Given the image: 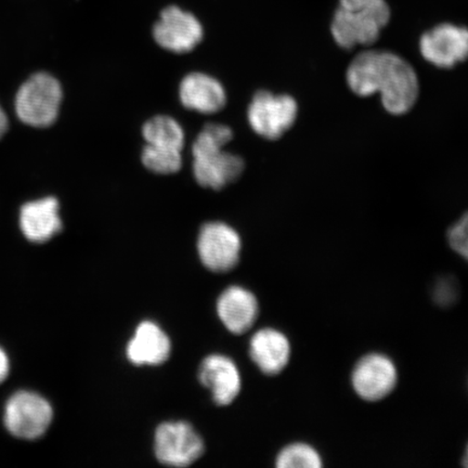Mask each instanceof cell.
I'll return each mask as SVG.
<instances>
[{
	"label": "cell",
	"instance_id": "30bf717a",
	"mask_svg": "<svg viewBox=\"0 0 468 468\" xmlns=\"http://www.w3.org/2000/svg\"><path fill=\"white\" fill-rule=\"evenodd\" d=\"M154 37L164 49L185 54L201 43L203 28L195 16L173 5L162 11Z\"/></svg>",
	"mask_w": 468,
	"mask_h": 468
},
{
	"label": "cell",
	"instance_id": "7c38bea8",
	"mask_svg": "<svg viewBox=\"0 0 468 468\" xmlns=\"http://www.w3.org/2000/svg\"><path fill=\"white\" fill-rule=\"evenodd\" d=\"M200 380L212 391L218 406H229L242 388V378L236 364L226 356L212 355L202 362Z\"/></svg>",
	"mask_w": 468,
	"mask_h": 468
},
{
	"label": "cell",
	"instance_id": "ffe728a7",
	"mask_svg": "<svg viewBox=\"0 0 468 468\" xmlns=\"http://www.w3.org/2000/svg\"><path fill=\"white\" fill-rule=\"evenodd\" d=\"M143 163L151 172L169 175L179 171L183 165V159L180 150L146 144L143 151Z\"/></svg>",
	"mask_w": 468,
	"mask_h": 468
},
{
	"label": "cell",
	"instance_id": "52a82bcc",
	"mask_svg": "<svg viewBox=\"0 0 468 468\" xmlns=\"http://www.w3.org/2000/svg\"><path fill=\"white\" fill-rule=\"evenodd\" d=\"M203 452L202 438L188 423H164L155 432V455L164 465L189 466L200 459Z\"/></svg>",
	"mask_w": 468,
	"mask_h": 468
},
{
	"label": "cell",
	"instance_id": "8fae6325",
	"mask_svg": "<svg viewBox=\"0 0 468 468\" xmlns=\"http://www.w3.org/2000/svg\"><path fill=\"white\" fill-rule=\"evenodd\" d=\"M420 54L425 60L441 69L453 68L466 60L468 33L465 27L441 25L423 35L420 40Z\"/></svg>",
	"mask_w": 468,
	"mask_h": 468
},
{
	"label": "cell",
	"instance_id": "4fadbf2b",
	"mask_svg": "<svg viewBox=\"0 0 468 468\" xmlns=\"http://www.w3.org/2000/svg\"><path fill=\"white\" fill-rule=\"evenodd\" d=\"M218 313L228 330L241 335L251 329L259 318V301L250 291L230 286L219 297Z\"/></svg>",
	"mask_w": 468,
	"mask_h": 468
},
{
	"label": "cell",
	"instance_id": "d6986e66",
	"mask_svg": "<svg viewBox=\"0 0 468 468\" xmlns=\"http://www.w3.org/2000/svg\"><path fill=\"white\" fill-rule=\"evenodd\" d=\"M279 468H320L324 466L321 455L310 444L292 443L281 450L277 456Z\"/></svg>",
	"mask_w": 468,
	"mask_h": 468
},
{
	"label": "cell",
	"instance_id": "9a60e30c",
	"mask_svg": "<svg viewBox=\"0 0 468 468\" xmlns=\"http://www.w3.org/2000/svg\"><path fill=\"white\" fill-rule=\"evenodd\" d=\"M127 358L136 366H159L171 355V341L161 327L144 321L127 345Z\"/></svg>",
	"mask_w": 468,
	"mask_h": 468
},
{
	"label": "cell",
	"instance_id": "2e32d148",
	"mask_svg": "<svg viewBox=\"0 0 468 468\" xmlns=\"http://www.w3.org/2000/svg\"><path fill=\"white\" fill-rule=\"evenodd\" d=\"M20 226L28 241L44 243L62 229L58 202L55 197L29 202L21 208Z\"/></svg>",
	"mask_w": 468,
	"mask_h": 468
},
{
	"label": "cell",
	"instance_id": "9c48e42d",
	"mask_svg": "<svg viewBox=\"0 0 468 468\" xmlns=\"http://www.w3.org/2000/svg\"><path fill=\"white\" fill-rule=\"evenodd\" d=\"M398 383L397 367L388 356L370 354L356 365L351 384L361 399L376 402L393 393Z\"/></svg>",
	"mask_w": 468,
	"mask_h": 468
},
{
	"label": "cell",
	"instance_id": "7a4b0ae2",
	"mask_svg": "<svg viewBox=\"0 0 468 468\" xmlns=\"http://www.w3.org/2000/svg\"><path fill=\"white\" fill-rule=\"evenodd\" d=\"M233 137L229 127L208 124L193 144V173L198 185L220 190L241 177L244 161L239 155L224 150Z\"/></svg>",
	"mask_w": 468,
	"mask_h": 468
},
{
	"label": "cell",
	"instance_id": "5bb4252c",
	"mask_svg": "<svg viewBox=\"0 0 468 468\" xmlns=\"http://www.w3.org/2000/svg\"><path fill=\"white\" fill-rule=\"evenodd\" d=\"M250 356L263 374L278 376L288 367L291 359L289 338L271 327L256 332L250 342Z\"/></svg>",
	"mask_w": 468,
	"mask_h": 468
},
{
	"label": "cell",
	"instance_id": "8992f818",
	"mask_svg": "<svg viewBox=\"0 0 468 468\" xmlns=\"http://www.w3.org/2000/svg\"><path fill=\"white\" fill-rule=\"evenodd\" d=\"M54 411L42 396L31 391H20L7 402L5 425L10 434L21 439H37L49 429Z\"/></svg>",
	"mask_w": 468,
	"mask_h": 468
},
{
	"label": "cell",
	"instance_id": "603a6c76",
	"mask_svg": "<svg viewBox=\"0 0 468 468\" xmlns=\"http://www.w3.org/2000/svg\"><path fill=\"white\" fill-rule=\"evenodd\" d=\"M8 130V120L2 108H0V138H2Z\"/></svg>",
	"mask_w": 468,
	"mask_h": 468
},
{
	"label": "cell",
	"instance_id": "7402d4cb",
	"mask_svg": "<svg viewBox=\"0 0 468 468\" xmlns=\"http://www.w3.org/2000/svg\"><path fill=\"white\" fill-rule=\"evenodd\" d=\"M10 365L7 354L0 347V384L9 376Z\"/></svg>",
	"mask_w": 468,
	"mask_h": 468
},
{
	"label": "cell",
	"instance_id": "3957f363",
	"mask_svg": "<svg viewBox=\"0 0 468 468\" xmlns=\"http://www.w3.org/2000/svg\"><path fill=\"white\" fill-rule=\"evenodd\" d=\"M389 19L385 0H341L331 31L338 46L351 49L376 43Z\"/></svg>",
	"mask_w": 468,
	"mask_h": 468
},
{
	"label": "cell",
	"instance_id": "6da1fadb",
	"mask_svg": "<svg viewBox=\"0 0 468 468\" xmlns=\"http://www.w3.org/2000/svg\"><path fill=\"white\" fill-rule=\"evenodd\" d=\"M347 83L360 97L379 93L388 113L402 115L417 103L420 84L411 64L388 51H366L347 69Z\"/></svg>",
	"mask_w": 468,
	"mask_h": 468
},
{
	"label": "cell",
	"instance_id": "e0dca14e",
	"mask_svg": "<svg viewBox=\"0 0 468 468\" xmlns=\"http://www.w3.org/2000/svg\"><path fill=\"white\" fill-rule=\"evenodd\" d=\"M180 99L186 108L204 114L219 112L225 108L227 97L218 80L202 73H192L180 85Z\"/></svg>",
	"mask_w": 468,
	"mask_h": 468
},
{
	"label": "cell",
	"instance_id": "44dd1931",
	"mask_svg": "<svg viewBox=\"0 0 468 468\" xmlns=\"http://www.w3.org/2000/svg\"><path fill=\"white\" fill-rule=\"evenodd\" d=\"M467 219V215L465 214L452 228H450L448 232L450 247L456 253L463 256L464 260L467 259L468 254Z\"/></svg>",
	"mask_w": 468,
	"mask_h": 468
},
{
	"label": "cell",
	"instance_id": "ba28073f",
	"mask_svg": "<svg viewBox=\"0 0 468 468\" xmlns=\"http://www.w3.org/2000/svg\"><path fill=\"white\" fill-rule=\"evenodd\" d=\"M197 249L205 267L214 272H227L237 266L242 242L230 226L209 222L201 229Z\"/></svg>",
	"mask_w": 468,
	"mask_h": 468
},
{
	"label": "cell",
	"instance_id": "277c9868",
	"mask_svg": "<svg viewBox=\"0 0 468 468\" xmlns=\"http://www.w3.org/2000/svg\"><path fill=\"white\" fill-rule=\"evenodd\" d=\"M61 101L62 88L58 81L49 74H35L17 92L16 114L27 125L48 127L56 122Z\"/></svg>",
	"mask_w": 468,
	"mask_h": 468
},
{
	"label": "cell",
	"instance_id": "5b68a950",
	"mask_svg": "<svg viewBox=\"0 0 468 468\" xmlns=\"http://www.w3.org/2000/svg\"><path fill=\"white\" fill-rule=\"evenodd\" d=\"M298 112L295 99L261 90L256 93L249 108L250 125L260 136L277 140L294 125Z\"/></svg>",
	"mask_w": 468,
	"mask_h": 468
},
{
	"label": "cell",
	"instance_id": "ac0fdd59",
	"mask_svg": "<svg viewBox=\"0 0 468 468\" xmlns=\"http://www.w3.org/2000/svg\"><path fill=\"white\" fill-rule=\"evenodd\" d=\"M146 144L159 148L183 150L185 134L183 128L169 116H155L145 122L143 128Z\"/></svg>",
	"mask_w": 468,
	"mask_h": 468
}]
</instances>
